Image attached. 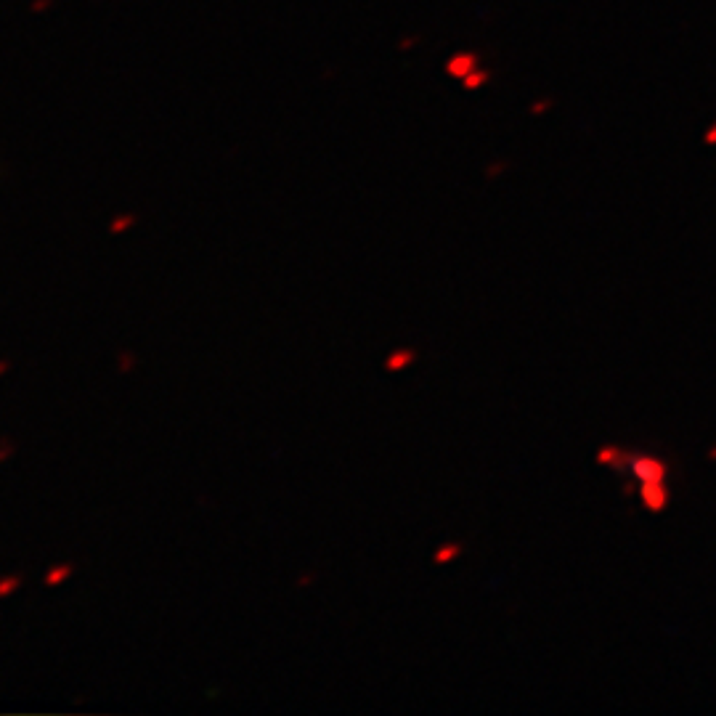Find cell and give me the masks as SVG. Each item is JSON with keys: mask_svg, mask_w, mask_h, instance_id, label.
Segmentation results:
<instances>
[{"mask_svg": "<svg viewBox=\"0 0 716 716\" xmlns=\"http://www.w3.org/2000/svg\"><path fill=\"white\" fill-rule=\"evenodd\" d=\"M17 584H19L17 579H8V581H3V584H0V597H3V595H8V592H11V589H14V586H17Z\"/></svg>", "mask_w": 716, "mask_h": 716, "instance_id": "obj_1", "label": "cell"}, {"mask_svg": "<svg viewBox=\"0 0 716 716\" xmlns=\"http://www.w3.org/2000/svg\"><path fill=\"white\" fill-rule=\"evenodd\" d=\"M67 573H69V568H61V570H56V573H51V576H48V584H56L59 579H64Z\"/></svg>", "mask_w": 716, "mask_h": 716, "instance_id": "obj_2", "label": "cell"}]
</instances>
